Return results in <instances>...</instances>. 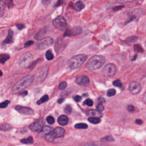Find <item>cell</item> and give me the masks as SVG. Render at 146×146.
<instances>
[{
    "instance_id": "52a82bcc",
    "label": "cell",
    "mask_w": 146,
    "mask_h": 146,
    "mask_svg": "<svg viewBox=\"0 0 146 146\" xmlns=\"http://www.w3.org/2000/svg\"><path fill=\"white\" fill-rule=\"evenodd\" d=\"M116 66L112 63H109L106 64L103 68V72L104 74L108 76H113L116 72Z\"/></svg>"
},
{
    "instance_id": "7c38bea8",
    "label": "cell",
    "mask_w": 146,
    "mask_h": 146,
    "mask_svg": "<svg viewBox=\"0 0 146 146\" xmlns=\"http://www.w3.org/2000/svg\"><path fill=\"white\" fill-rule=\"evenodd\" d=\"M82 31V28L80 26H75L72 30L67 31L65 33L64 36H71V35H76L80 34Z\"/></svg>"
},
{
    "instance_id": "603a6c76",
    "label": "cell",
    "mask_w": 146,
    "mask_h": 146,
    "mask_svg": "<svg viewBox=\"0 0 146 146\" xmlns=\"http://www.w3.org/2000/svg\"><path fill=\"white\" fill-rule=\"evenodd\" d=\"M133 49L135 52H143L144 51V49L141 47V45L139 44H136L133 46Z\"/></svg>"
},
{
    "instance_id": "83f0119b",
    "label": "cell",
    "mask_w": 146,
    "mask_h": 146,
    "mask_svg": "<svg viewBox=\"0 0 146 146\" xmlns=\"http://www.w3.org/2000/svg\"><path fill=\"white\" fill-rule=\"evenodd\" d=\"M10 56L7 54H1V62L2 64L4 63L6 60H7L9 59Z\"/></svg>"
},
{
    "instance_id": "d6986e66",
    "label": "cell",
    "mask_w": 146,
    "mask_h": 146,
    "mask_svg": "<svg viewBox=\"0 0 146 146\" xmlns=\"http://www.w3.org/2000/svg\"><path fill=\"white\" fill-rule=\"evenodd\" d=\"M51 127H49V126H44L42 128V129H41V131L40 132L42 133V134H44V135H48L50 133H51Z\"/></svg>"
},
{
    "instance_id": "44dd1931",
    "label": "cell",
    "mask_w": 146,
    "mask_h": 146,
    "mask_svg": "<svg viewBox=\"0 0 146 146\" xmlns=\"http://www.w3.org/2000/svg\"><path fill=\"white\" fill-rule=\"evenodd\" d=\"M48 100V96L47 95H43L40 99H39V100L37 101L36 104H38V105H39V104H42V103H43L47 102Z\"/></svg>"
},
{
    "instance_id": "60d3db41",
    "label": "cell",
    "mask_w": 146,
    "mask_h": 146,
    "mask_svg": "<svg viewBox=\"0 0 146 146\" xmlns=\"http://www.w3.org/2000/svg\"><path fill=\"white\" fill-rule=\"evenodd\" d=\"M116 1L120 3H127V2H131L134 1L135 0H116Z\"/></svg>"
},
{
    "instance_id": "8fae6325",
    "label": "cell",
    "mask_w": 146,
    "mask_h": 146,
    "mask_svg": "<svg viewBox=\"0 0 146 146\" xmlns=\"http://www.w3.org/2000/svg\"><path fill=\"white\" fill-rule=\"evenodd\" d=\"M76 83L81 86H87L90 83V79L85 75L79 76L76 79Z\"/></svg>"
},
{
    "instance_id": "ffe728a7",
    "label": "cell",
    "mask_w": 146,
    "mask_h": 146,
    "mask_svg": "<svg viewBox=\"0 0 146 146\" xmlns=\"http://www.w3.org/2000/svg\"><path fill=\"white\" fill-rule=\"evenodd\" d=\"M89 122L92 124H98L101 121V120L99 117H90L88 119Z\"/></svg>"
},
{
    "instance_id": "4316f807",
    "label": "cell",
    "mask_w": 146,
    "mask_h": 146,
    "mask_svg": "<svg viewBox=\"0 0 146 146\" xmlns=\"http://www.w3.org/2000/svg\"><path fill=\"white\" fill-rule=\"evenodd\" d=\"M100 140L102 142H111L114 140V139L111 136H107L102 138Z\"/></svg>"
},
{
    "instance_id": "7bdbcfd3",
    "label": "cell",
    "mask_w": 146,
    "mask_h": 146,
    "mask_svg": "<svg viewBox=\"0 0 146 146\" xmlns=\"http://www.w3.org/2000/svg\"><path fill=\"white\" fill-rule=\"evenodd\" d=\"M51 1L52 0H42V2L43 5H48L51 2Z\"/></svg>"
},
{
    "instance_id": "5bb4252c",
    "label": "cell",
    "mask_w": 146,
    "mask_h": 146,
    "mask_svg": "<svg viewBox=\"0 0 146 146\" xmlns=\"http://www.w3.org/2000/svg\"><path fill=\"white\" fill-rule=\"evenodd\" d=\"M87 115H89L91 117H99L100 116H102V115L100 112L96 110H90L87 112Z\"/></svg>"
},
{
    "instance_id": "7dc6e473",
    "label": "cell",
    "mask_w": 146,
    "mask_h": 146,
    "mask_svg": "<svg viewBox=\"0 0 146 146\" xmlns=\"http://www.w3.org/2000/svg\"><path fill=\"white\" fill-rule=\"evenodd\" d=\"M123 7H124V6H116V7H115V8H113V10H115V11H116V10H119V9H122Z\"/></svg>"
},
{
    "instance_id": "9c48e42d",
    "label": "cell",
    "mask_w": 146,
    "mask_h": 146,
    "mask_svg": "<svg viewBox=\"0 0 146 146\" xmlns=\"http://www.w3.org/2000/svg\"><path fill=\"white\" fill-rule=\"evenodd\" d=\"M15 109L18 112L26 115H33L34 113V111L31 108L27 107H23L19 105L16 106L15 107Z\"/></svg>"
},
{
    "instance_id": "bcb514c9",
    "label": "cell",
    "mask_w": 146,
    "mask_h": 146,
    "mask_svg": "<svg viewBox=\"0 0 146 146\" xmlns=\"http://www.w3.org/2000/svg\"><path fill=\"white\" fill-rule=\"evenodd\" d=\"M135 122H136V124H141L142 123H143V121H142V120H141V119H136V121H135Z\"/></svg>"
},
{
    "instance_id": "ab89813d",
    "label": "cell",
    "mask_w": 146,
    "mask_h": 146,
    "mask_svg": "<svg viewBox=\"0 0 146 146\" xmlns=\"http://www.w3.org/2000/svg\"><path fill=\"white\" fill-rule=\"evenodd\" d=\"M73 98H74V99L75 101L78 102H80V101L81 100V99H82V97H81L80 96H79V95H75V96L73 97Z\"/></svg>"
},
{
    "instance_id": "ac0fdd59",
    "label": "cell",
    "mask_w": 146,
    "mask_h": 146,
    "mask_svg": "<svg viewBox=\"0 0 146 146\" xmlns=\"http://www.w3.org/2000/svg\"><path fill=\"white\" fill-rule=\"evenodd\" d=\"M46 30L44 29H42L41 30H40L35 36V38L36 39H38V40H40L42 38V37L44 35V34L46 33Z\"/></svg>"
},
{
    "instance_id": "74e56055",
    "label": "cell",
    "mask_w": 146,
    "mask_h": 146,
    "mask_svg": "<svg viewBox=\"0 0 146 146\" xmlns=\"http://www.w3.org/2000/svg\"><path fill=\"white\" fill-rule=\"evenodd\" d=\"M104 110V106L102 105V104H98L96 106V110H98L99 112H102Z\"/></svg>"
},
{
    "instance_id": "7a4b0ae2",
    "label": "cell",
    "mask_w": 146,
    "mask_h": 146,
    "mask_svg": "<svg viewBox=\"0 0 146 146\" xmlns=\"http://www.w3.org/2000/svg\"><path fill=\"white\" fill-rule=\"evenodd\" d=\"M106 59L101 55H95L87 62L86 67L89 70H96L100 68L105 63Z\"/></svg>"
},
{
    "instance_id": "f1b7e54d",
    "label": "cell",
    "mask_w": 146,
    "mask_h": 146,
    "mask_svg": "<svg viewBox=\"0 0 146 146\" xmlns=\"http://www.w3.org/2000/svg\"><path fill=\"white\" fill-rule=\"evenodd\" d=\"M11 128V127L10 125L8 124H2L1 125V129L3 131H7Z\"/></svg>"
},
{
    "instance_id": "277c9868",
    "label": "cell",
    "mask_w": 146,
    "mask_h": 146,
    "mask_svg": "<svg viewBox=\"0 0 146 146\" xmlns=\"http://www.w3.org/2000/svg\"><path fill=\"white\" fill-rule=\"evenodd\" d=\"M33 57L30 52H27L23 54L18 60V64L20 67H26L33 61Z\"/></svg>"
},
{
    "instance_id": "d4e9b609",
    "label": "cell",
    "mask_w": 146,
    "mask_h": 146,
    "mask_svg": "<svg viewBox=\"0 0 146 146\" xmlns=\"http://www.w3.org/2000/svg\"><path fill=\"white\" fill-rule=\"evenodd\" d=\"M21 141L24 144H31L33 143V138L32 136H29L28 138L22 139Z\"/></svg>"
},
{
    "instance_id": "681fc988",
    "label": "cell",
    "mask_w": 146,
    "mask_h": 146,
    "mask_svg": "<svg viewBox=\"0 0 146 146\" xmlns=\"http://www.w3.org/2000/svg\"><path fill=\"white\" fill-rule=\"evenodd\" d=\"M64 100V98H61V99H59L58 100V102L59 103H62V102H63Z\"/></svg>"
},
{
    "instance_id": "e0dca14e",
    "label": "cell",
    "mask_w": 146,
    "mask_h": 146,
    "mask_svg": "<svg viewBox=\"0 0 146 146\" xmlns=\"http://www.w3.org/2000/svg\"><path fill=\"white\" fill-rule=\"evenodd\" d=\"M84 7H85V5L83 3V2L81 0L78 1L75 4V10L78 11H81L82 9H83L84 8Z\"/></svg>"
},
{
    "instance_id": "836d02e7",
    "label": "cell",
    "mask_w": 146,
    "mask_h": 146,
    "mask_svg": "<svg viewBox=\"0 0 146 146\" xmlns=\"http://www.w3.org/2000/svg\"><path fill=\"white\" fill-rule=\"evenodd\" d=\"M83 104H85V105H87V106H88L91 107V106H92L93 105V101H92L91 99H87L84 102Z\"/></svg>"
},
{
    "instance_id": "f907efd6",
    "label": "cell",
    "mask_w": 146,
    "mask_h": 146,
    "mask_svg": "<svg viewBox=\"0 0 146 146\" xmlns=\"http://www.w3.org/2000/svg\"><path fill=\"white\" fill-rule=\"evenodd\" d=\"M143 99H144V100L146 102V91L145 92V93H144V96H143Z\"/></svg>"
},
{
    "instance_id": "3957f363",
    "label": "cell",
    "mask_w": 146,
    "mask_h": 146,
    "mask_svg": "<svg viewBox=\"0 0 146 146\" xmlns=\"http://www.w3.org/2000/svg\"><path fill=\"white\" fill-rule=\"evenodd\" d=\"M87 55L85 54H79L70 58L68 61V65L71 70L79 67L86 61Z\"/></svg>"
},
{
    "instance_id": "f546056e",
    "label": "cell",
    "mask_w": 146,
    "mask_h": 146,
    "mask_svg": "<svg viewBox=\"0 0 146 146\" xmlns=\"http://www.w3.org/2000/svg\"><path fill=\"white\" fill-rule=\"evenodd\" d=\"M115 94H116V91L113 88H110L107 92V95L108 96H112L115 95Z\"/></svg>"
},
{
    "instance_id": "ee69618b",
    "label": "cell",
    "mask_w": 146,
    "mask_h": 146,
    "mask_svg": "<svg viewBox=\"0 0 146 146\" xmlns=\"http://www.w3.org/2000/svg\"><path fill=\"white\" fill-rule=\"evenodd\" d=\"M98 100L99 104H102V103H103L105 102V100H104V99L103 98H98Z\"/></svg>"
},
{
    "instance_id": "e575fe53",
    "label": "cell",
    "mask_w": 146,
    "mask_h": 146,
    "mask_svg": "<svg viewBox=\"0 0 146 146\" xmlns=\"http://www.w3.org/2000/svg\"><path fill=\"white\" fill-rule=\"evenodd\" d=\"M9 103H10V100H5L4 102H2V103H1L0 107H1V108H5V107H6L8 106V104H9Z\"/></svg>"
},
{
    "instance_id": "484cf974",
    "label": "cell",
    "mask_w": 146,
    "mask_h": 146,
    "mask_svg": "<svg viewBox=\"0 0 146 146\" xmlns=\"http://www.w3.org/2000/svg\"><path fill=\"white\" fill-rule=\"evenodd\" d=\"M47 72V70L46 69H44V70L40 71L38 75V79H43L46 76Z\"/></svg>"
},
{
    "instance_id": "2e32d148",
    "label": "cell",
    "mask_w": 146,
    "mask_h": 146,
    "mask_svg": "<svg viewBox=\"0 0 146 146\" xmlns=\"http://www.w3.org/2000/svg\"><path fill=\"white\" fill-rule=\"evenodd\" d=\"M13 31L11 30H9L8 31V35L6 39L3 40V43L5 44L10 43L13 41Z\"/></svg>"
},
{
    "instance_id": "d6a6232c",
    "label": "cell",
    "mask_w": 146,
    "mask_h": 146,
    "mask_svg": "<svg viewBox=\"0 0 146 146\" xmlns=\"http://www.w3.org/2000/svg\"><path fill=\"white\" fill-rule=\"evenodd\" d=\"M64 111L67 114H70L71 113V111H72L71 107L69 105H67L64 108Z\"/></svg>"
},
{
    "instance_id": "b9f144b4",
    "label": "cell",
    "mask_w": 146,
    "mask_h": 146,
    "mask_svg": "<svg viewBox=\"0 0 146 146\" xmlns=\"http://www.w3.org/2000/svg\"><path fill=\"white\" fill-rule=\"evenodd\" d=\"M127 110L129 112H133L135 110V108L132 105H128L127 106Z\"/></svg>"
},
{
    "instance_id": "30bf717a",
    "label": "cell",
    "mask_w": 146,
    "mask_h": 146,
    "mask_svg": "<svg viewBox=\"0 0 146 146\" xmlns=\"http://www.w3.org/2000/svg\"><path fill=\"white\" fill-rule=\"evenodd\" d=\"M141 90V85L137 82H132L129 85V91L132 94H138Z\"/></svg>"
},
{
    "instance_id": "ba28073f",
    "label": "cell",
    "mask_w": 146,
    "mask_h": 146,
    "mask_svg": "<svg viewBox=\"0 0 146 146\" xmlns=\"http://www.w3.org/2000/svg\"><path fill=\"white\" fill-rule=\"evenodd\" d=\"M44 125V121L42 119H39L34 121L30 125V129L34 132L38 131L40 129H42Z\"/></svg>"
},
{
    "instance_id": "d590c367",
    "label": "cell",
    "mask_w": 146,
    "mask_h": 146,
    "mask_svg": "<svg viewBox=\"0 0 146 146\" xmlns=\"http://www.w3.org/2000/svg\"><path fill=\"white\" fill-rule=\"evenodd\" d=\"M67 84L66 82H62L59 85V89L62 90H64L67 87Z\"/></svg>"
},
{
    "instance_id": "5b68a950",
    "label": "cell",
    "mask_w": 146,
    "mask_h": 146,
    "mask_svg": "<svg viewBox=\"0 0 146 146\" xmlns=\"http://www.w3.org/2000/svg\"><path fill=\"white\" fill-rule=\"evenodd\" d=\"M52 25L56 29L60 31H64L67 26V22L65 18L63 16H58L52 21Z\"/></svg>"
},
{
    "instance_id": "c3c4849f",
    "label": "cell",
    "mask_w": 146,
    "mask_h": 146,
    "mask_svg": "<svg viewBox=\"0 0 146 146\" xmlns=\"http://www.w3.org/2000/svg\"><path fill=\"white\" fill-rule=\"evenodd\" d=\"M27 94V91H23V92H22V93L21 94V95H22V96H26Z\"/></svg>"
},
{
    "instance_id": "6da1fadb",
    "label": "cell",
    "mask_w": 146,
    "mask_h": 146,
    "mask_svg": "<svg viewBox=\"0 0 146 146\" xmlns=\"http://www.w3.org/2000/svg\"><path fill=\"white\" fill-rule=\"evenodd\" d=\"M34 79V76L31 75H29L23 77L13 86L11 89L12 94H15L21 92L24 89L29 87L32 83Z\"/></svg>"
},
{
    "instance_id": "4fadbf2b",
    "label": "cell",
    "mask_w": 146,
    "mask_h": 146,
    "mask_svg": "<svg viewBox=\"0 0 146 146\" xmlns=\"http://www.w3.org/2000/svg\"><path fill=\"white\" fill-rule=\"evenodd\" d=\"M64 132H65V131L63 128L61 127H56L53 130L52 132H51V133L52 134L53 137L55 139L57 137H60L63 136L64 135Z\"/></svg>"
},
{
    "instance_id": "f35d334b",
    "label": "cell",
    "mask_w": 146,
    "mask_h": 146,
    "mask_svg": "<svg viewBox=\"0 0 146 146\" xmlns=\"http://www.w3.org/2000/svg\"><path fill=\"white\" fill-rule=\"evenodd\" d=\"M34 43V41L33 40H28L27 42H26L25 43V46L24 47H29L30 46H31V44H33Z\"/></svg>"
},
{
    "instance_id": "8992f818",
    "label": "cell",
    "mask_w": 146,
    "mask_h": 146,
    "mask_svg": "<svg viewBox=\"0 0 146 146\" xmlns=\"http://www.w3.org/2000/svg\"><path fill=\"white\" fill-rule=\"evenodd\" d=\"M53 39L52 38L47 36L39 40L37 43V48L40 50H44L50 46L53 43Z\"/></svg>"
},
{
    "instance_id": "7402d4cb",
    "label": "cell",
    "mask_w": 146,
    "mask_h": 146,
    "mask_svg": "<svg viewBox=\"0 0 146 146\" xmlns=\"http://www.w3.org/2000/svg\"><path fill=\"white\" fill-rule=\"evenodd\" d=\"M75 128L76 129H87L88 127V125L86 123H77L75 125Z\"/></svg>"
},
{
    "instance_id": "f6af8a7d",
    "label": "cell",
    "mask_w": 146,
    "mask_h": 146,
    "mask_svg": "<svg viewBox=\"0 0 146 146\" xmlns=\"http://www.w3.org/2000/svg\"><path fill=\"white\" fill-rule=\"evenodd\" d=\"M16 27L18 28V29L19 30H22V29L24 28V25H22V24H18L16 25Z\"/></svg>"
},
{
    "instance_id": "4dcf8cb0",
    "label": "cell",
    "mask_w": 146,
    "mask_h": 146,
    "mask_svg": "<svg viewBox=\"0 0 146 146\" xmlns=\"http://www.w3.org/2000/svg\"><path fill=\"white\" fill-rule=\"evenodd\" d=\"M113 85L116 86V87H121L122 86H123L121 82L119 79H116L115 81H113Z\"/></svg>"
},
{
    "instance_id": "1f68e13d",
    "label": "cell",
    "mask_w": 146,
    "mask_h": 146,
    "mask_svg": "<svg viewBox=\"0 0 146 146\" xmlns=\"http://www.w3.org/2000/svg\"><path fill=\"white\" fill-rule=\"evenodd\" d=\"M46 121L50 124H52L55 122V119L52 116H48L46 117Z\"/></svg>"
},
{
    "instance_id": "9a60e30c",
    "label": "cell",
    "mask_w": 146,
    "mask_h": 146,
    "mask_svg": "<svg viewBox=\"0 0 146 146\" xmlns=\"http://www.w3.org/2000/svg\"><path fill=\"white\" fill-rule=\"evenodd\" d=\"M68 121V119L66 115H60L58 119V123L61 125H66L67 124Z\"/></svg>"
},
{
    "instance_id": "8d00e7d4",
    "label": "cell",
    "mask_w": 146,
    "mask_h": 146,
    "mask_svg": "<svg viewBox=\"0 0 146 146\" xmlns=\"http://www.w3.org/2000/svg\"><path fill=\"white\" fill-rule=\"evenodd\" d=\"M84 146H108V145H103V144H96V143H86Z\"/></svg>"
},
{
    "instance_id": "cb8c5ba5",
    "label": "cell",
    "mask_w": 146,
    "mask_h": 146,
    "mask_svg": "<svg viewBox=\"0 0 146 146\" xmlns=\"http://www.w3.org/2000/svg\"><path fill=\"white\" fill-rule=\"evenodd\" d=\"M45 56L47 60H51L54 59V55L52 53L51 51L50 50H47L45 54Z\"/></svg>"
}]
</instances>
